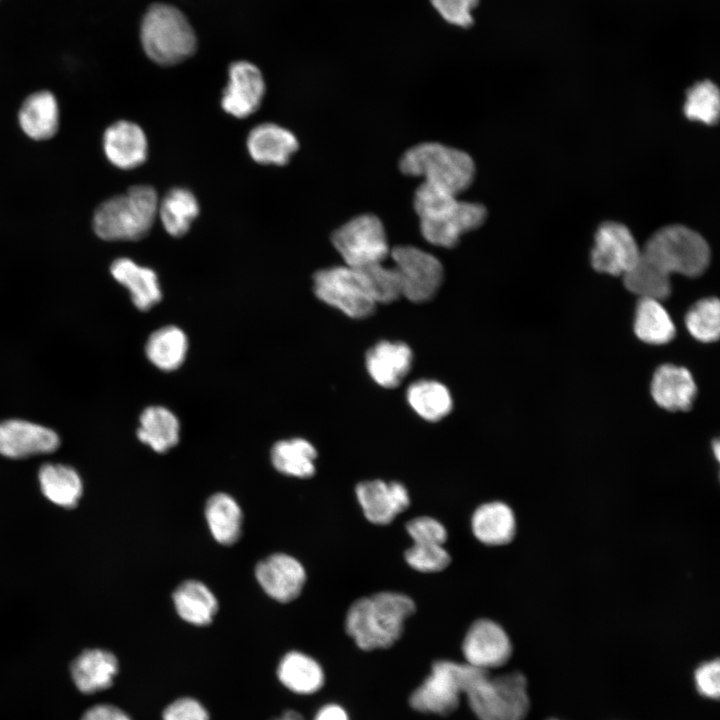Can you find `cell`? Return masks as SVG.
<instances>
[{
    "label": "cell",
    "instance_id": "1",
    "mask_svg": "<svg viewBox=\"0 0 720 720\" xmlns=\"http://www.w3.org/2000/svg\"><path fill=\"white\" fill-rule=\"evenodd\" d=\"M414 612L415 604L409 596L379 592L352 603L346 614L345 629L360 649H385L400 638L404 621Z\"/></svg>",
    "mask_w": 720,
    "mask_h": 720
},
{
    "label": "cell",
    "instance_id": "2",
    "mask_svg": "<svg viewBox=\"0 0 720 720\" xmlns=\"http://www.w3.org/2000/svg\"><path fill=\"white\" fill-rule=\"evenodd\" d=\"M414 208L423 237L445 248L455 246L462 234L476 229L486 218L481 204L460 201L456 195L425 182L416 189Z\"/></svg>",
    "mask_w": 720,
    "mask_h": 720
},
{
    "label": "cell",
    "instance_id": "3",
    "mask_svg": "<svg viewBox=\"0 0 720 720\" xmlns=\"http://www.w3.org/2000/svg\"><path fill=\"white\" fill-rule=\"evenodd\" d=\"M463 694L479 720H525L530 708L527 679L520 672L492 676L472 666Z\"/></svg>",
    "mask_w": 720,
    "mask_h": 720
},
{
    "label": "cell",
    "instance_id": "4",
    "mask_svg": "<svg viewBox=\"0 0 720 720\" xmlns=\"http://www.w3.org/2000/svg\"><path fill=\"white\" fill-rule=\"evenodd\" d=\"M158 205L153 187L132 186L96 208L92 220L94 232L107 241L139 240L150 232L158 216Z\"/></svg>",
    "mask_w": 720,
    "mask_h": 720
},
{
    "label": "cell",
    "instance_id": "5",
    "mask_svg": "<svg viewBox=\"0 0 720 720\" xmlns=\"http://www.w3.org/2000/svg\"><path fill=\"white\" fill-rule=\"evenodd\" d=\"M400 169L456 196L472 184L475 175L474 162L466 152L433 142L407 150L400 160Z\"/></svg>",
    "mask_w": 720,
    "mask_h": 720
},
{
    "label": "cell",
    "instance_id": "6",
    "mask_svg": "<svg viewBox=\"0 0 720 720\" xmlns=\"http://www.w3.org/2000/svg\"><path fill=\"white\" fill-rule=\"evenodd\" d=\"M141 42L147 56L159 65H174L190 57L197 38L186 16L176 7L157 3L141 24Z\"/></svg>",
    "mask_w": 720,
    "mask_h": 720
},
{
    "label": "cell",
    "instance_id": "7",
    "mask_svg": "<svg viewBox=\"0 0 720 720\" xmlns=\"http://www.w3.org/2000/svg\"><path fill=\"white\" fill-rule=\"evenodd\" d=\"M640 253L668 275L678 273L697 277L710 262V249L705 239L682 225L658 230L647 240Z\"/></svg>",
    "mask_w": 720,
    "mask_h": 720
},
{
    "label": "cell",
    "instance_id": "8",
    "mask_svg": "<svg viewBox=\"0 0 720 720\" xmlns=\"http://www.w3.org/2000/svg\"><path fill=\"white\" fill-rule=\"evenodd\" d=\"M313 290L321 301L351 318L368 317L376 306L362 270L348 265L317 271L313 276Z\"/></svg>",
    "mask_w": 720,
    "mask_h": 720
},
{
    "label": "cell",
    "instance_id": "9",
    "mask_svg": "<svg viewBox=\"0 0 720 720\" xmlns=\"http://www.w3.org/2000/svg\"><path fill=\"white\" fill-rule=\"evenodd\" d=\"M331 240L346 265L354 268L382 263L389 254L383 224L372 214L351 219L332 234Z\"/></svg>",
    "mask_w": 720,
    "mask_h": 720
},
{
    "label": "cell",
    "instance_id": "10",
    "mask_svg": "<svg viewBox=\"0 0 720 720\" xmlns=\"http://www.w3.org/2000/svg\"><path fill=\"white\" fill-rule=\"evenodd\" d=\"M470 670L465 662H434L430 674L411 694V707L423 713L450 714L459 705Z\"/></svg>",
    "mask_w": 720,
    "mask_h": 720
},
{
    "label": "cell",
    "instance_id": "11",
    "mask_svg": "<svg viewBox=\"0 0 720 720\" xmlns=\"http://www.w3.org/2000/svg\"><path fill=\"white\" fill-rule=\"evenodd\" d=\"M391 257L402 287V296L421 303L430 300L439 290L444 270L432 254L413 246H397Z\"/></svg>",
    "mask_w": 720,
    "mask_h": 720
},
{
    "label": "cell",
    "instance_id": "12",
    "mask_svg": "<svg viewBox=\"0 0 720 720\" xmlns=\"http://www.w3.org/2000/svg\"><path fill=\"white\" fill-rule=\"evenodd\" d=\"M640 251L626 226L607 222L596 232L591 264L598 272L614 276L624 275L637 262Z\"/></svg>",
    "mask_w": 720,
    "mask_h": 720
},
{
    "label": "cell",
    "instance_id": "13",
    "mask_svg": "<svg viewBox=\"0 0 720 720\" xmlns=\"http://www.w3.org/2000/svg\"><path fill=\"white\" fill-rule=\"evenodd\" d=\"M462 653L465 663L486 671L505 665L512 655L506 631L490 619H478L468 629Z\"/></svg>",
    "mask_w": 720,
    "mask_h": 720
},
{
    "label": "cell",
    "instance_id": "14",
    "mask_svg": "<svg viewBox=\"0 0 720 720\" xmlns=\"http://www.w3.org/2000/svg\"><path fill=\"white\" fill-rule=\"evenodd\" d=\"M229 79L221 98L223 110L246 118L256 112L265 94V81L259 68L248 61H237L229 67Z\"/></svg>",
    "mask_w": 720,
    "mask_h": 720
},
{
    "label": "cell",
    "instance_id": "15",
    "mask_svg": "<svg viewBox=\"0 0 720 720\" xmlns=\"http://www.w3.org/2000/svg\"><path fill=\"white\" fill-rule=\"evenodd\" d=\"M60 445L58 434L43 425L23 419L0 422V454L13 459L51 453Z\"/></svg>",
    "mask_w": 720,
    "mask_h": 720
},
{
    "label": "cell",
    "instance_id": "16",
    "mask_svg": "<svg viewBox=\"0 0 720 720\" xmlns=\"http://www.w3.org/2000/svg\"><path fill=\"white\" fill-rule=\"evenodd\" d=\"M255 575L262 589L271 598L283 603L297 598L306 581L302 564L284 553H276L261 560L256 566Z\"/></svg>",
    "mask_w": 720,
    "mask_h": 720
},
{
    "label": "cell",
    "instance_id": "17",
    "mask_svg": "<svg viewBox=\"0 0 720 720\" xmlns=\"http://www.w3.org/2000/svg\"><path fill=\"white\" fill-rule=\"evenodd\" d=\"M355 493L364 516L376 525L391 523L410 504L408 490L399 482L363 481Z\"/></svg>",
    "mask_w": 720,
    "mask_h": 720
},
{
    "label": "cell",
    "instance_id": "18",
    "mask_svg": "<svg viewBox=\"0 0 720 720\" xmlns=\"http://www.w3.org/2000/svg\"><path fill=\"white\" fill-rule=\"evenodd\" d=\"M103 149L108 161L119 169L142 165L148 154V142L142 128L134 122L119 120L103 135Z\"/></svg>",
    "mask_w": 720,
    "mask_h": 720
},
{
    "label": "cell",
    "instance_id": "19",
    "mask_svg": "<svg viewBox=\"0 0 720 720\" xmlns=\"http://www.w3.org/2000/svg\"><path fill=\"white\" fill-rule=\"evenodd\" d=\"M413 355L403 342L381 341L366 354V369L375 383L384 388H394L411 368Z\"/></svg>",
    "mask_w": 720,
    "mask_h": 720
},
{
    "label": "cell",
    "instance_id": "20",
    "mask_svg": "<svg viewBox=\"0 0 720 720\" xmlns=\"http://www.w3.org/2000/svg\"><path fill=\"white\" fill-rule=\"evenodd\" d=\"M696 384L684 367L664 364L657 368L651 382L654 401L669 411H686L696 395Z\"/></svg>",
    "mask_w": 720,
    "mask_h": 720
},
{
    "label": "cell",
    "instance_id": "21",
    "mask_svg": "<svg viewBox=\"0 0 720 720\" xmlns=\"http://www.w3.org/2000/svg\"><path fill=\"white\" fill-rule=\"evenodd\" d=\"M298 146V140L291 131L274 123L255 126L247 137L250 156L263 165L287 164Z\"/></svg>",
    "mask_w": 720,
    "mask_h": 720
},
{
    "label": "cell",
    "instance_id": "22",
    "mask_svg": "<svg viewBox=\"0 0 720 720\" xmlns=\"http://www.w3.org/2000/svg\"><path fill=\"white\" fill-rule=\"evenodd\" d=\"M113 278L130 293L134 306L147 311L160 302L161 287L156 272L127 257L114 260L110 267Z\"/></svg>",
    "mask_w": 720,
    "mask_h": 720
},
{
    "label": "cell",
    "instance_id": "23",
    "mask_svg": "<svg viewBox=\"0 0 720 720\" xmlns=\"http://www.w3.org/2000/svg\"><path fill=\"white\" fill-rule=\"evenodd\" d=\"M117 672L116 657L102 649L85 650L71 664L73 682L85 694L110 687Z\"/></svg>",
    "mask_w": 720,
    "mask_h": 720
},
{
    "label": "cell",
    "instance_id": "24",
    "mask_svg": "<svg viewBox=\"0 0 720 720\" xmlns=\"http://www.w3.org/2000/svg\"><path fill=\"white\" fill-rule=\"evenodd\" d=\"M18 121L22 131L31 139L47 140L54 136L59 125V107L49 91H38L23 102Z\"/></svg>",
    "mask_w": 720,
    "mask_h": 720
},
{
    "label": "cell",
    "instance_id": "25",
    "mask_svg": "<svg viewBox=\"0 0 720 720\" xmlns=\"http://www.w3.org/2000/svg\"><path fill=\"white\" fill-rule=\"evenodd\" d=\"M471 526L474 536L483 544L497 546L509 543L516 531L512 509L500 501L480 505L473 513Z\"/></svg>",
    "mask_w": 720,
    "mask_h": 720
},
{
    "label": "cell",
    "instance_id": "26",
    "mask_svg": "<svg viewBox=\"0 0 720 720\" xmlns=\"http://www.w3.org/2000/svg\"><path fill=\"white\" fill-rule=\"evenodd\" d=\"M138 439L157 453H165L179 442L177 416L163 406H149L139 418Z\"/></svg>",
    "mask_w": 720,
    "mask_h": 720
},
{
    "label": "cell",
    "instance_id": "27",
    "mask_svg": "<svg viewBox=\"0 0 720 720\" xmlns=\"http://www.w3.org/2000/svg\"><path fill=\"white\" fill-rule=\"evenodd\" d=\"M173 602L178 615L186 622L203 626L213 620L218 602L212 591L202 582L187 580L173 593Z\"/></svg>",
    "mask_w": 720,
    "mask_h": 720
},
{
    "label": "cell",
    "instance_id": "28",
    "mask_svg": "<svg viewBox=\"0 0 720 720\" xmlns=\"http://www.w3.org/2000/svg\"><path fill=\"white\" fill-rule=\"evenodd\" d=\"M38 479L42 493L52 503L64 508H73L78 504L83 485L74 468L46 463L40 468Z\"/></svg>",
    "mask_w": 720,
    "mask_h": 720
},
{
    "label": "cell",
    "instance_id": "29",
    "mask_svg": "<svg viewBox=\"0 0 720 720\" xmlns=\"http://www.w3.org/2000/svg\"><path fill=\"white\" fill-rule=\"evenodd\" d=\"M188 339L177 326L169 325L155 330L148 338L145 353L148 360L158 369L173 371L185 361Z\"/></svg>",
    "mask_w": 720,
    "mask_h": 720
},
{
    "label": "cell",
    "instance_id": "30",
    "mask_svg": "<svg viewBox=\"0 0 720 720\" xmlns=\"http://www.w3.org/2000/svg\"><path fill=\"white\" fill-rule=\"evenodd\" d=\"M277 675L287 689L298 694H312L318 691L324 682L319 663L298 651L284 655L278 665Z\"/></svg>",
    "mask_w": 720,
    "mask_h": 720
},
{
    "label": "cell",
    "instance_id": "31",
    "mask_svg": "<svg viewBox=\"0 0 720 720\" xmlns=\"http://www.w3.org/2000/svg\"><path fill=\"white\" fill-rule=\"evenodd\" d=\"M199 211V203L193 192L182 187L169 190L158 205L161 223L173 237L186 234Z\"/></svg>",
    "mask_w": 720,
    "mask_h": 720
},
{
    "label": "cell",
    "instance_id": "32",
    "mask_svg": "<svg viewBox=\"0 0 720 720\" xmlns=\"http://www.w3.org/2000/svg\"><path fill=\"white\" fill-rule=\"evenodd\" d=\"M205 517L214 539L223 545L234 544L240 537L242 511L233 497L213 494L206 503Z\"/></svg>",
    "mask_w": 720,
    "mask_h": 720
},
{
    "label": "cell",
    "instance_id": "33",
    "mask_svg": "<svg viewBox=\"0 0 720 720\" xmlns=\"http://www.w3.org/2000/svg\"><path fill=\"white\" fill-rule=\"evenodd\" d=\"M317 451L306 439L292 438L276 442L271 449V462L282 474L309 478L315 473Z\"/></svg>",
    "mask_w": 720,
    "mask_h": 720
},
{
    "label": "cell",
    "instance_id": "34",
    "mask_svg": "<svg viewBox=\"0 0 720 720\" xmlns=\"http://www.w3.org/2000/svg\"><path fill=\"white\" fill-rule=\"evenodd\" d=\"M636 336L648 344L660 345L675 336L674 323L660 301L640 298L634 319Z\"/></svg>",
    "mask_w": 720,
    "mask_h": 720
},
{
    "label": "cell",
    "instance_id": "35",
    "mask_svg": "<svg viewBox=\"0 0 720 720\" xmlns=\"http://www.w3.org/2000/svg\"><path fill=\"white\" fill-rule=\"evenodd\" d=\"M407 401L421 418L436 422L447 416L453 406L448 388L434 380H419L407 389Z\"/></svg>",
    "mask_w": 720,
    "mask_h": 720
},
{
    "label": "cell",
    "instance_id": "36",
    "mask_svg": "<svg viewBox=\"0 0 720 720\" xmlns=\"http://www.w3.org/2000/svg\"><path fill=\"white\" fill-rule=\"evenodd\" d=\"M624 284L640 298L664 300L671 293L670 275L640 253L637 262L624 275Z\"/></svg>",
    "mask_w": 720,
    "mask_h": 720
},
{
    "label": "cell",
    "instance_id": "37",
    "mask_svg": "<svg viewBox=\"0 0 720 720\" xmlns=\"http://www.w3.org/2000/svg\"><path fill=\"white\" fill-rule=\"evenodd\" d=\"M719 112V90L713 82L700 81L688 89L684 104L688 119L713 125L719 118Z\"/></svg>",
    "mask_w": 720,
    "mask_h": 720
},
{
    "label": "cell",
    "instance_id": "38",
    "mask_svg": "<svg viewBox=\"0 0 720 720\" xmlns=\"http://www.w3.org/2000/svg\"><path fill=\"white\" fill-rule=\"evenodd\" d=\"M686 328L698 341H716L720 332V304L717 298H706L695 303L685 317Z\"/></svg>",
    "mask_w": 720,
    "mask_h": 720
},
{
    "label": "cell",
    "instance_id": "39",
    "mask_svg": "<svg viewBox=\"0 0 720 720\" xmlns=\"http://www.w3.org/2000/svg\"><path fill=\"white\" fill-rule=\"evenodd\" d=\"M359 269L363 272L369 293L376 304L390 303L402 296L400 278L394 267L377 263Z\"/></svg>",
    "mask_w": 720,
    "mask_h": 720
},
{
    "label": "cell",
    "instance_id": "40",
    "mask_svg": "<svg viewBox=\"0 0 720 720\" xmlns=\"http://www.w3.org/2000/svg\"><path fill=\"white\" fill-rule=\"evenodd\" d=\"M407 564L423 573L444 570L451 561L450 555L441 544H415L404 553Z\"/></svg>",
    "mask_w": 720,
    "mask_h": 720
},
{
    "label": "cell",
    "instance_id": "41",
    "mask_svg": "<svg viewBox=\"0 0 720 720\" xmlns=\"http://www.w3.org/2000/svg\"><path fill=\"white\" fill-rule=\"evenodd\" d=\"M406 530L415 544H441L447 539V531L438 520L421 516L410 520Z\"/></svg>",
    "mask_w": 720,
    "mask_h": 720
},
{
    "label": "cell",
    "instance_id": "42",
    "mask_svg": "<svg viewBox=\"0 0 720 720\" xmlns=\"http://www.w3.org/2000/svg\"><path fill=\"white\" fill-rule=\"evenodd\" d=\"M431 2L446 21L468 27L473 23L472 10L479 0H431Z\"/></svg>",
    "mask_w": 720,
    "mask_h": 720
},
{
    "label": "cell",
    "instance_id": "43",
    "mask_svg": "<svg viewBox=\"0 0 720 720\" xmlns=\"http://www.w3.org/2000/svg\"><path fill=\"white\" fill-rule=\"evenodd\" d=\"M694 683L701 696L717 700L720 696L719 660L716 658L700 664L694 671Z\"/></svg>",
    "mask_w": 720,
    "mask_h": 720
},
{
    "label": "cell",
    "instance_id": "44",
    "mask_svg": "<svg viewBox=\"0 0 720 720\" xmlns=\"http://www.w3.org/2000/svg\"><path fill=\"white\" fill-rule=\"evenodd\" d=\"M163 720H209V716L200 702L184 697L166 707L163 711Z\"/></svg>",
    "mask_w": 720,
    "mask_h": 720
},
{
    "label": "cell",
    "instance_id": "45",
    "mask_svg": "<svg viewBox=\"0 0 720 720\" xmlns=\"http://www.w3.org/2000/svg\"><path fill=\"white\" fill-rule=\"evenodd\" d=\"M81 720H131V718L114 705L100 704L88 709Z\"/></svg>",
    "mask_w": 720,
    "mask_h": 720
},
{
    "label": "cell",
    "instance_id": "46",
    "mask_svg": "<svg viewBox=\"0 0 720 720\" xmlns=\"http://www.w3.org/2000/svg\"><path fill=\"white\" fill-rule=\"evenodd\" d=\"M314 720H349V718L341 706L329 704L317 712Z\"/></svg>",
    "mask_w": 720,
    "mask_h": 720
},
{
    "label": "cell",
    "instance_id": "47",
    "mask_svg": "<svg viewBox=\"0 0 720 720\" xmlns=\"http://www.w3.org/2000/svg\"><path fill=\"white\" fill-rule=\"evenodd\" d=\"M272 720H304L301 714L293 710H287Z\"/></svg>",
    "mask_w": 720,
    "mask_h": 720
},
{
    "label": "cell",
    "instance_id": "48",
    "mask_svg": "<svg viewBox=\"0 0 720 720\" xmlns=\"http://www.w3.org/2000/svg\"><path fill=\"white\" fill-rule=\"evenodd\" d=\"M714 451H715L716 458L718 459L719 458V442L718 441H716L714 444Z\"/></svg>",
    "mask_w": 720,
    "mask_h": 720
},
{
    "label": "cell",
    "instance_id": "49",
    "mask_svg": "<svg viewBox=\"0 0 720 720\" xmlns=\"http://www.w3.org/2000/svg\"><path fill=\"white\" fill-rule=\"evenodd\" d=\"M549 720H556V719H549Z\"/></svg>",
    "mask_w": 720,
    "mask_h": 720
}]
</instances>
